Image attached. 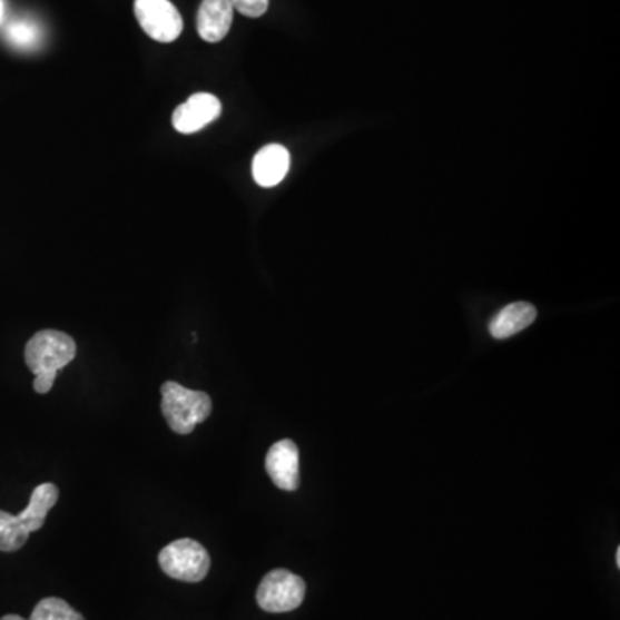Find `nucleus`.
Wrapping results in <instances>:
<instances>
[{"label": "nucleus", "instance_id": "nucleus-1", "mask_svg": "<svg viewBox=\"0 0 620 620\" xmlns=\"http://www.w3.org/2000/svg\"><path fill=\"white\" fill-rule=\"evenodd\" d=\"M77 357V343L58 329L35 333L24 348L28 370L35 374L33 388L37 393H49L58 373Z\"/></svg>", "mask_w": 620, "mask_h": 620}, {"label": "nucleus", "instance_id": "nucleus-2", "mask_svg": "<svg viewBox=\"0 0 620 620\" xmlns=\"http://www.w3.org/2000/svg\"><path fill=\"white\" fill-rule=\"evenodd\" d=\"M59 500V488L43 483L35 488L30 503L20 515L0 510V552L11 553L23 549L28 537L46 524L47 514Z\"/></svg>", "mask_w": 620, "mask_h": 620}, {"label": "nucleus", "instance_id": "nucleus-3", "mask_svg": "<svg viewBox=\"0 0 620 620\" xmlns=\"http://www.w3.org/2000/svg\"><path fill=\"white\" fill-rule=\"evenodd\" d=\"M160 393V411L175 433L190 434L213 412V400L207 393L185 388L175 381H166Z\"/></svg>", "mask_w": 620, "mask_h": 620}, {"label": "nucleus", "instance_id": "nucleus-4", "mask_svg": "<svg viewBox=\"0 0 620 620\" xmlns=\"http://www.w3.org/2000/svg\"><path fill=\"white\" fill-rule=\"evenodd\" d=\"M159 565L176 581L200 582L209 574L210 557L198 541L181 538L160 550Z\"/></svg>", "mask_w": 620, "mask_h": 620}, {"label": "nucleus", "instance_id": "nucleus-5", "mask_svg": "<svg viewBox=\"0 0 620 620\" xmlns=\"http://www.w3.org/2000/svg\"><path fill=\"white\" fill-rule=\"evenodd\" d=\"M305 582L301 575L286 569H275L264 575L257 590V603L270 613H285L298 609L305 598Z\"/></svg>", "mask_w": 620, "mask_h": 620}, {"label": "nucleus", "instance_id": "nucleus-6", "mask_svg": "<svg viewBox=\"0 0 620 620\" xmlns=\"http://www.w3.org/2000/svg\"><path fill=\"white\" fill-rule=\"evenodd\" d=\"M135 16L156 42L171 43L184 33V18L171 0H135Z\"/></svg>", "mask_w": 620, "mask_h": 620}, {"label": "nucleus", "instance_id": "nucleus-7", "mask_svg": "<svg viewBox=\"0 0 620 620\" xmlns=\"http://www.w3.org/2000/svg\"><path fill=\"white\" fill-rule=\"evenodd\" d=\"M223 106L213 94H194L187 102L176 107L173 126L178 134L191 135L206 128L222 116Z\"/></svg>", "mask_w": 620, "mask_h": 620}, {"label": "nucleus", "instance_id": "nucleus-8", "mask_svg": "<svg viewBox=\"0 0 620 620\" xmlns=\"http://www.w3.org/2000/svg\"><path fill=\"white\" fill-rule=\"evenodd\" d=\"M266 471L279 490H297L301 484L298 446L292 440H282L270 446L266 455Z\"/></svg>", "mask_w": 620, "mask_h": 620}, {"label": "nucleus", "instance_id": "nucleus-9", "mask_svg": "<svg viewBox=\"0 0 620 620\" xmlns=\"http://www.w3.org/2000/svg\"><path fill=\"white\" fill-rule=\"evenodd\" d=\"M235 9L229 0H203L197 14V31L200 39L209 43L225 40L232 30Z\"/></svg>", "mask_w": 620, "mask_h": 620}, {"label": "nucleus", "instance_id": "nucleus-10", "mask_svg": "<svg viewBox=\"0 0 620 620\" xmlns=\"http://www.w3.org/2000/svg\"><path fill=\"white\" fill-rule=\"evenodd\" d=\"M289 169V152L283 145L270 144L255 154L252 163V175L255 184L264 188H273L282 184Z\"/></svg>", "mask_w": 620, "mask_h": 620}, {"label": "nucleus", "instance_id": "nucleus-11", "mask_svg": "<svg viewBox=\"0 0 620 620\" xmlns=\"http://www.w3.org/2000/svg\"><path fill=\"white\" fill-rule=\"evenodd\" d=\"M537 307L528 302H514V304L506 305L491 319V336L496 339H505L518 335L537 321Z\"/></svg>", "mask_w": 620, "mask_h": 620}, {"label": "nucleus", "instance_id": "nucleus-12", "mask_svg": "<svg viewBox=\"0 0 620 620\" xmlns=\"http://www.w3.org/2000/svg\"><path fill=\"white\" fill-rule=\"evenodd\" d=\"M30 620H85L81 613L72 609L68 601L61 598H43L37 603Z\"/></svg>", "mask_w": 620, "mask_h": 620}, {"label": "nucleus", "instance_id": "nucleus-13", "mask_svg": "<svg viewBox=\"0 0 620 620\" xmlns=\"http://www.w3.org/2000/svg\"><path fill=\"white\" fill-rule=\"evenodd\" d=\"M8 40L20 49H31L40 40V30L30 21H14L9 24Z\"/></svg>", "mask_w": 620, "mask_h": 620}, {"label": "nucleus", "instance_id": "nucleus-14", "mask_svg": "<svg viewBox=\"0 0 620 620\" xmlns=\"http://www.w3.org/2000/svg\"><path fill=\"white\" fill-rule=\"evenodd\" d=\"M229 4L247 18H260L266 14L269 0H229Z\"/></svg>", "mask_w": 620, "mask_h": 620}, {"label": "nucleus", "instance_id": "nucleus-15", "mask_svg": "<svg viewBox=\"0 0 620 620\" xmlns=\"http://www.w3.org/2000/svg\"><path fill=\"white\" fill-rule=\"evenodd\" d=\"M0 620H27V619H23V617L20 616H14V613H9V616H4Z\"/></svg>", "mask_w": 620, "mask_h": 620}, {"label": "nucleus", "instance_id": "nucleus-16", "mask_svg": "<svg viewBox=\"0 0 620 620\" xmlns=\"http://www.w3.org/2000/svg\"><path fill=\"white\" fill-rule=\"evenodd\" d=\"M4 12H6L4 0H0V23L4 21Z\"/></svg>", "mask_w": 620, "mask_h": 620}, {"label": "nucleus", "instance_id": "nucleus-17", "mask_svg": "<svg viewBox=\"0 0 620 620\" xmlns=\"http://www.w3.org/2000/svg\"><path fill=\"white\" fill-rule=\"evenodd\" d=\"M616 560H617V568H620V549H617Z\"/></svg>", "mask_w": 620, "mask_h": 620}]
</instances>
